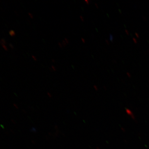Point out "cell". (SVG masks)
Instances as JSON below:
<instances>
[{
  "instance_id": "52a82bcc",
  "label": "cell",
  "mask_w": 149,
  "mask_h": 149,
  "mask_svg": "<svg viewBox=\"0 0 149 149\" xmlns=\"http://www.w3.org/2000/svg\"><path fill=\"white\" fill-rule=\"evenodd\" d=\"M32 57L33 58H34V59H35V61H37V59L35 58V56H32Z\"/></svg>"
},
{
  "instance_id": "3957f363",
  "label": "cell",
  "mask_w": 149,
  "mask_h": 149,
  "mask_svg": "<svg viewBox=\"0 0 149 149\" xmlns=\"http://www.w3.org/2000/svg\"><path fill=\"white\" fill-rule=\"evenodd\" d=\"M2 48H3V49L4 50H5L6 51H8V47H7L6 45L2 46Z\"/></svg>"
},
{
  "instance_id": "5b68a950",
  "label": "cell",
  "mask_w": 149,
  "mask_h": 149,
  "mask_svg": "<svg viewBox=\"0 0 149 149\" xmlns=\"http://www.w3.org/2000/svg\"><path fill=\"white\" fill-rule=\"evenodd\" d=\"M28 15H29V16L30 17H31V18H33V15H32V14L31 13H28Z\"/></svg>"
},
{
  "instance_id": "8992f818",
  "label": "cell",
  "mask_w": 149,
  "mask_h": 149,
  "mask_svg": "<svg viewBox=\"0 0 149 149\" xmlns=\"http://www.w3.org/2000/svg\"><path fill=\"white\" fill-rule=\"evenodd\" d=\"M80 18L81 19H82V21H84V18H83V17H82V16H80Z\"/></svg>"
},
{
  "instance_id": "ba28073f",
  "label": "cell",
  "mask_w": 149,
  "mask_h": 149,
  "mask_svg": "<svg viewBox=\"0 0 149 149\" xmlns=\"http://www.w3.org/2000/svg\"><path fill=\"white\" fill-rule=\"evenodd\" d=\"M52 68L54 70V71H55L56 70V68H55L54 67V66H52Z\"/></svg>"
},
{
  "instance_id": "277c9868",
  "label": "cell",
  "mask_w": 149,
  "mask_h": 149,
  "mask_svg": "<svg viewBox=\"0 0 149 149\" xmlns=\"http://www.w3.org/2000/svg\"><path fill=\"white\" fill-rule=\"evenodd\" d=\"M9 45L10 47L11 48V49H14V46L13 45H12V44H10Z\"/></svg>"
},
{
  "instance_id": "7a4b0ae2",
  "label": "cell",
  "mask_w": 149,
  "mask_h": 149,
  "mask_svg": "<svg viewBox=\"0 0 149 149\" xmlns=\"http://www.w3.org/2000/svg\"><path fill=\"white\" fill-rule=\"evenodd\" d=\"M6 40L4 39H1L0 40V45L2 46L6 45Z\"/></svg>"
},
{
  "instance_id": "6da1fadb",
  "label": "cell",
  "mask_w": 149,
  "mask_h": 149,
  "mask_svg": "<svg viewBox=\"0 0 149 149\" xmlns=\"http://www.w3.org/2000/svg\"><path fill=\"white\" fill-rule=\"evenodd\" d=\"M9 35L12 37H14V36L16 35L15 32L13 30H10L9 32Z\"/></svg>"
},
{
  "instance_id": "30bf717a",
  "label": "cell",
  "mask_w": 149,
  "mask_h": 149,
  "mask_svg": "<svg viewBox=\"0 0 149 149\" xmlns=\"http://www.w3.org/2000/svg\"><path fill=\"white\" fill-rule=\"evenodd\" d=\"M82 39V41H83V42L85 43V40H84V39H83V38H82V39Z\"/></svg>"
},
{
  "instance_id": "9c48e42d",
  "label": "cell",
  "mask_w": 149,
  "mask_h": 149,
  "mask_svg": "<svg viewBox=\"0 0 149 149\" xmlns=\"http://www.w3.org/2000/svg\"><path fill=\"white\" fill-rule=\"evenodd\" d=\"M65 41H66V42H67V43H68L69 42H68V40H67V39H66V38H65Z\"/></svg>"
}]
</instances>
